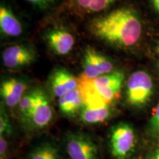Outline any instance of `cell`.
I'll use <instances>...</instances> for the list:
<instances>
[{"label":"cell","mask_w":159,"mask_h":159,"mask_svg":"<svg viewBox=\"0 0 159 159\" xmlns=\"http://www.w3.org/2000/svg\"><path fill=\"white\" fill-rule=\"evenodd\" d=\"M93 35L119 48H128L138 42L142 26L134 10L124 7L94 18L89 26Z\"/></svg>","instance_id":"cell-1"},{"label":"cell","mask_w":159,"mask_h":159,"mask_svg":"<svg viewBox=\"0 0 159 159\" xmlns=\"http://www.w3.org/2000/svg\"><path fill=\"white\" fill-rule=\"evenodd\" d=\"M125 74L122 71H114L95 79L81 75L78 79V88L82 95L83 105L101 106L110 105L120 94Z\"/></svg>","instance_id":"cell-2"},{"label":"cell","mask_w":159,"mask_h":159,"mask_svg":"<svg viewBox=\"0 0 159 159\" xmlns=\"http://www.w3.org/2000/svg\"><path fill=\"white\" fill-rule=\"evenodd\" d=\"M153 93L152 77L144 71H137L129 77L126 84V100L134 107H141L148 102Z\"/></svg>","instance_id":"cell-3"},{"label":"cell","mask_w":159,"mask_h":159,"mask_svg":"<svg viewBox=\"0 0 159 159\" xmlns=\"http://www.w3.org/2000/svg\"><path fill=\"white\" fill-rule=\"evenodd\" d=\"M136 137L134 129L127 123H119L112 128L110 135L111 153L119 159H124L132 152Z\"/></svg>","instance_id":"cell-4"},{"label":"cell","mask_w":159,"mask_h":159,"mask_svg":"<svg viewBox=\"0 0 159 159\" xmlns=\"http://www.w3.org/2000/svg\"><path fill=\"white\" fill-rule=\"evenodd\" d=\"M82 65L83 75L91 80L112 72L114 67L110 58L91 47L85 49Z\"/></svg>","instance_id":"cell-5"},{"label":"cell","mask_w":159,"mask_h":159,"mask_svg":"<svg viewBox=\"0 0 159 159\" xmlns=\"http://www.w3.org/2000/svg\"><path fill=\"white\" fill-rule=\"evenodd\" d=\"M66 149L71 159H99L97 146L86 134L69 135L66 141Z\"/></svg>","instance_id":"cell-6"},{"label":"cell","mask_w":159,"mask_h":159,"mask_svg":"<svg viewBox=\"0 0 159 159\" xmlns=\"http://www.w3.org/2000/svg\"><path fill=\"white\" fill-rule=\"evenodd\" d=\"M43 40L49 49L60 56L68 55L75 43L73 35L62 27H52L47 30L43 34Z\"/></svg>","instance_id":"cell-7"},{"label":"cell","mask_w":159,"mask_h":159,"mask_svg":"<svg viewBox=\"0 0 159 159\" xmlns=\"http://www.w3.org/2000/svg\"><path fill=\"white\" fill-rule=\"evenodd\" d=\"M36 58L35 51L25 45H13L5 49L2 61L5 66L8 69H16L28 66Z\"/></svg>","instance_id":"cell-8"},{"label":"cell","mask_w":159,"mask_h":159,"mask_svg":"<svg viewBox=\"0 0 159 159\" xmlns=\"http://www.w3.org/2000/svg\"><path fill=\"white\" fill-rule=\"evenodd\" d=\"M49 83L52 93L58 99L78 88V79L64 68L55 69L49 76Z\"/></svg>","instance_id":"cell-9"},{"label":"cell","mask_w":159,"mask_h":159,"mask_svg":"<svg viewBox=\"0 0 159 159\" xmlns=\"http://www.w3.org/2000/svg\"><path fill=\"white\" fill-rule=\"evenodd\" d=\"M53 111L49 99L42 89H37L36 100L30 122L37 128L47 127L52 121Z\"/></svg>","instance_id":"cell-10"},{"label":"cell","mask_w":159,"mask_h":159,"mask_svg":"<svg viewBox=\"0 0 159 159\" xmlns=\"http://www.w3.org/2000/svg\"><path fill=\"white\" fill-rule=\"evenodd\" d=\"M27 85L23 80L12 77L6 79L1 84V97L8 108H13L19 104L26 94Z\"/></svg>","instance_id":"cell-11"},{"label":"cell","mask_w":159,"mask_h":159,"mask_svg":"<svg viewBox=\"0 0 159 159\" xmlns=\"http://www.w3.org/2000/svg\"><path fill=\"white\" fill-rule=\"evenodd\" d=\"M0 30L4 35L17 37L22 34L23 28L9 7L2 4L0 7Z\"/></svg>","instance_id":"cell-12"},{"label":"cell","mask_w":159,"mask_h":159,"mask_svg":"<svg viewBox=\"0 0 159 159\" xmlns=\"http://www.w3.org/2000/svg\"><path fill=\"white\" fill-rule=\"evenodd\" d=\"M83 100L79 88L72 90L58 99V108L63 115L75 117L80 111Z\"/></svg>","instance_id":"cell-13"},{"label":"cell","mask_w":159,"mask_h":159,"mask_svg":"<svg viewBox=\"0 0 159 159\" xmlns=\"http://www.w3.org/2000/svg\"><path fill=\"white\" fill-rule=\"evenodd\" d=\"M111 115L110 105L88 106L83 105L80 113V120L85 124H98L105 122Z\"/></svg>","instance_id":"cell-14"},{"label":"cell","mask_w":159,"mask_h":159,"mask_svg":"<svg viewBox=\"0 0 159 159\" xmlns=\"http://www.w3.org/2000/svg\"><path fill=\"white\" fill-rule=\"evenodd\" d=\"M117 0H70L75 11L82 13L92 14L110 8Z\"/></svg>","instance_id":"cell-15"},{"label":"cell","mask_w":159,"mask_h":159,"mask_svg":"<svg viewBox=\"0 0 159 159\" xmlns=\"http://www.w3.org/2000/svg\"><path fill=\"white\" fill-rule=\"evenodd\" d=\"M28 159H61L59 151L49 142L41 143L30 152Z\"/></svg>","instance_id":"cell-16"},{"label":"cell","mask_w":159,"mask_h":159,"mask_svg":"<svg viewBox=\"0 0 159 159\" xmlns=\"http://www.w3.org/2000/svg\"><path fill=\"white\" fill-rule=\"evenodd\" d=\"M36 94L37 89L27 91L21 99L19 104L18 105L20 115L23 120L30 122V119L35 104Z\"/></svg>","instance_id":"cell-17"},{"label":"cell","mask_w":159,"mask_h":159,"mask_svg":"<svg viewBox=\"0 0 159 159\" xmlns=\"http://www.w3.org/2000/svg\"><path fill=\"white\" fill-rule=\"evenodd\" d=\"M12 133V125L10 122L8 116L5 111L1 107V114H0V134L2 136L9 135Z\"/></svg>","instance_id":"cell-18"},{"label":"cell","mask_w":159,"mask_h":159,"mask_svg":"<svg viewBox=\"0 0 159 159\" xmlns=\"http://www.w3.org/2000/svg\"><path fill=\"white\" fill-rule=\"evenodd\" d=\"M26 1L31 4L35 8L41 11L51 9L58 2V0H26Z\"/></svg>","instance_id":"cell-19"},{"label":"cell","mask_w":159,"mask_h":159,"mask_svg":"<svg viewBox=\"0 0 159 159\" xmlns=\"http://www.w3.org/2000/svg\"><path fill=\"white\" fill-rule=\"evenodd\" d=\"M150 130L155 138L159 139V102L150 119Z\"/></svg>","instance_id":"cell-20"},{"label":"cell","mask_w":159,"mask_h":159,"mask_svg":"<svg viewBox=\"0 0 159 159\" xmlns=\"http://www.w3.org/2000/svg\"><path fill=\"white\" fill-rule=\"evenodd\" d=\"M8 149V144L6 140L5 136H0V158L6 159Z\"/></svg>","instance_id":"cell-21"},{"label":"cell","mask_w":159,"mask_h":159,"mask_svg":"<svg viewBox=\"0 0 159 159\" xmlns=\"http://www.w3.org/2000/svg\"><path fill=\"white\" fill-rule=\"evenodd\" d=\"M152 5L156 11L159 13V0H151Z\"/></svg>","instance_id":"cell-22"},{"label":"cell","mask_w":159,"mask_h":159,"mask_svg":"<svg viewBox=\"0 0 159 159\" xmlns=\"http://www.w3.org/2000/svg\"><path fill=\"white\" fill-rule=\"evenodd\" d=\"M153 159H159V150H157L153 155Z\"/></svg>","instance_id":"cell-23"},{"label":"cell","mask_w":159,"mask_h":159,"mask_svg":"<svg viewBox=\"0 0 159 159\" xmlns=\"http://www.w3.org/2000/svg\"><path fill=\"white\" fill-rule=\"evenodd\" d=\"M156 52L159 55V43H158V45H157V47H156Z\"/></svg>","instance_id":"cell-24"}]
</instances>
